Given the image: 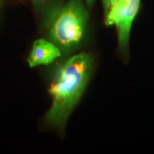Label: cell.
Returning a JSON list of instances; mask_svg holds the SVG:
<instances>
[{
    "instance_id": "obj_3",
    "label": "cell",
    "mask_w": 154,
    "mask_h": 154,
    "mask_svg": "<svg viewBox=\"0 0 154 154\" xmlns=\"http://www.w3.org/2000/svg\"><path fill=\"white\" fill-rule=\"evenodd\" d=\"M61 56L60 49L54 44L40 38L34 42L28 58V63L32 68L40 65H48Z\"/></svg>"
},
{
    "instance_id": "obj_4",
    "label": "cell",
    "mask_w": 154,
    "mask_h": 154,
    "mask_svg": "<svg viewBox=\"0 0 154 154\" xmlns=\"http://www.w3.org/2000/svg\"><path fill=\"white\" fill-rule=\"evenodd\" d=\"M140 0H129L125 5L120 22L116 25L118 29L119 48L121 51L128 50L132 24L140 7Z\"/></svg>"
},
{
    "instance_id": "obj_2",
    "label": "cell",
    "mask_w": 154,
    "mask_h": 154,
    "mask_svg": "<svg viewBox=\"0 0 154 154\" xmlns=\"http://www.w3.org/2000/svg\"><path fill=\"white\" fill-rule=\"evenodd\" d=\"M88 19L82 0H69L56 17L49 31V39L68 54L74 51L84 38Z\"/></svg>"
},
{
    "instance_id": "obj_5",
    "label": "cell",
    "mask_w": 154,
    "mask_h": 154,
    "mask_svg": "<svg viewBox=\"0 0 154 154\" xmlns=\"http://www.w3.org/2000/svg\"><path fill=\"white\" fill-rule=\"evenodd\" d=\"M34 7L41 17L44 27L52 24L58 13L62 8L60 0H32Z\"/></svg>"
},
{
    "instance_id": "obj_7",
    "label": "cell",
    "mask_w": 154,
    "mask_h": 154,
    "mask_svg": "<svg viewBox=\"0 0 154 154\" xmlns=\"http://www.w3.org/2000/svg\"><path fill=\"white\" fill-rule=\"evenodd\" d=\"M125 1H126V2H128V1H129V0H125Z\"/></svg>"
},
{
    "instance_id": "obj_6",
    "label": "cell",
    "mask_w": 154,
    "mask_h": 154,
    "mask_svg": "<svg viewBox=\"0 0 154 154\" xmlns=\"http://www.w3.org/2000/svg\"><path fill=\"white\" fill-rule=\"evenodd\" d=\"M86 5H87L88 9H91L93 7L94 2H95L96 0H85Z\"/></svg>"
},
{
    "instance_id": "obj_1",
    "label": "cell",
    "mask_w": 154,
    "mask_h": 154,
    "mask_svg": "<svg viewBox=\"0 0 154 154\" xmlns=\"http://www.w3.org/2000/svg\"><path fill=\"white\" fill-rule=\"evenodd\" d=\"M93 66L92 56L81 53L70 57L58 68L49 88L52 104L45 119L50 125L63 128L85 90Z\"/></svg>"
}]
</instances>
